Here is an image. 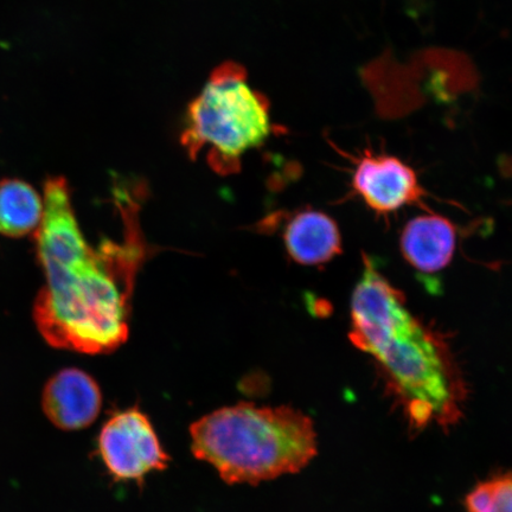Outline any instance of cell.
I'll list each match as a JSON object with an SVG mask.
<instances>
[{"instance_id": "cell-4", "label": "cell", "mask_w": 512, "mask_h": 512, "mask_svg": "<svg viewBox=\"0 0 512 512\" xmlns=\"http://www.w3.org/2000/svg\"><path fill=\"white\" fill-rule=\"evenodd\" d=\"M274 130L270 101L248 82L235 62L217 67L185 114L181 142L196 159L204 153L211 169L236 174L242 157L266 143Z\"/></svg>"}, {"instance_id": "cell-5", "label": "cell", "mask_w": 512, "mask_h": 512, "mask_svg": "<svg viewBox=\"0 0 512 512\" xmlns=\"http://www.w3.org/2000/svg\"><path fill=\"white\" fill-rule=\"evenodd\" d=\"M98 445L108 472L124 482L142 483L149 473L165 470L170 460L149 416L138 408L114 414L102 427Z\"/></svg>"}, {"instance_id": "cell-3", "label": "cell", "mask_w": 512, "mask_h": 512, "mask_svg": "<svg viewBox=\"0 0 512 512\" xmlns=\"http://www.w3.org/2000/svg\"><path fill=\"white\" fill-rule=\"evenodd\" d=\"M191 452L228 484H259L300 472L317 456L310 416L251 402L217 409L190 426Z\"/></svg>"}, {"instance_id": "cell-9", "label": "cell", "mask_w": 512, "mask_h": 512, "mask_svg": "<svg viewBox=\"0 0 512 512\" xmlns=\"http://www.w3.org/2000/svg\"><path fill=\"white\" fill-rule=\"evenodd\" d=\"M284 242L287 254L303 266H322L342 254L338 224L315 209L299 211L287 221Z\"/></svg>"}, {"instance_id": "cell-2", "label": "cell", "mask_w": 512, "mask_h": 512, "mask_svg": "<svg viewBox=\"0 0 512 512\" xmlns=\"http://www.w3.org/2000/svg\"><path fill=\"white\" fill-rule=\"evenodd\" d=\"M349 336L375 362L409 427L448 428L462 418L466 389L451 350L368 256L352 292Z\"/></svg>"}, {"instance_id": "cell-6", "label": "cell", "mask_w": 512, "mask_h": 512, "mask_svg": "<svg viewBox=\"0 0 512 512\" xmlns=\"http://www.w3.org/2000/svg\"><path fill=\"white\" fill-rule=\"evenodd\" d=\"M351 187L377 215L420 203L426 191L411 166L398 157L366 151L356 160Z\"/></svg>"}, {"instance_id": "cell-8", "label": "cell", "mask_w": 512, "mask_h": 512, "mask_svg": "<svg viewBox=\"0 0 512 512\" xmlns=\"http://www.w3.org/2000/svg\"><path fill=\"white\" fill-rule=\"evenodd\" d=\"M400 249L415 271L437 274L450 266L456 254V226L438 214L416 216L402 230Z\"/></svg>"}, {"instance_id": "cell-1", "label": "cell", "mask_w": 512, "mask_h": 512, "mask_svg": "<svg viewBox=\"0 0 512 512\" xmlns=\"http://www.w3.org/2000/svg\"><path fill=\"white\" fill-rule=\"evenodd\" d=\"M43 201L34 234L47 280L34 306L38 331L54 348L91 355L114 351L130 334L134 285L147 256L137 198L127 189L117 191L123 238L104 239L96 248L82 233L66 179L48 178Z\"/></svg>"}, {"instance_id": "cell-10", "label": "cell", "mask_w": 512, "mask_h": 512, "mask_svg": "<svg viewBox=\"0 0 512 512\" xmlns=\"http://www.w3.org/2000/svg\"><path fill=\"white\" fill-rule=\"evenodd\" d=\"M44 214L43 197L22 179L0 181V234L8 238L34 235Z\"/></svg>"}, {"instance_id": "cell-11", "label": "cell", "mask_w": 512, "mask_h": 512, "mask_svg": "<svg viewBox=\"0 0 512 512\" xmlns=\"http://www.w3.org/2000/svg\"><path fill=\"white\" fill-rule=\"evenodd\" d=\"M466 512H512V472L484 480L465 498Z\"/></svg>"}, {"instance_id": "cell-7", "label": "cell", "mask_w": 512, "mask_h": 512, "mask_svg": "<svg viewBox=\"0 0 512 512\" xmlns=\"http://www.w3.org/2000/svg\"><path fill=\"white\" fill-rule=\"evenodd\" d=\"M42 405L48 419L66 431L91 426L102 407L99 384L80 369H64L44 388Z\"/></svg>"}]
</instances>
